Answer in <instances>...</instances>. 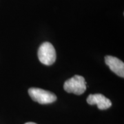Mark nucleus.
Listing matches in <instances>:
<instances>
[{"mask_svg": "<svg viewBox=\"0 0 124 124\" xmlns=\"http://www.w3.org/2000/svg\"><path fill=\"white\" fill-rule=\"evenodd\" d=\"M86 81L84 77L80 75H75L66 80L63 84L65 91L68 93H74L77 95L82 94L86 90Z\"/></svg>", "mask_w": 124, "mask_h": 124, "instance_id": "f257e3e1", "label": "nucleus"}, {"mask_svg": "<svg viewBox=\"0 0 124 124\" xmlns=\"http://www.w3.org/2000/svg\"><path fill=\"white\" fill-rule=\"evenodd\" d=\"M25 124H37L35 123H33V122H28V123H26Z\"/></svg>", "mask_w": 124, "mask_h": 124, "instance_id": "423d86ee", "label": "nucleus"}, {"mask_svg": "<svg viewBox=\"0 0 124 124\" xmlns=\"http://www.w3.org/2000/svg\"><path fill=\"white\" fill-rule=\"evenodd\" d=\"M106 63L108 66L111 70L115 72L116 75L121 77H124V63L119 59L107 55L105 57Z\"/></svg>", "mask_w": 124, "mask_h": 124, "instance_id": "39448f33", "label": "nucleus"}, {"mask_svg": "<svg viewBox=\"0 0 124 124\" xmlns=\"http://www.w3.org/2000/svg\"><path fill=\"white\" fill-rule=\"evenodd\" d=\"M28 94L32 101L40 104H49L57 100V97L54 93L38 88H31Z\"/></svg>", "mask_w": 124, "mask_h": 124, "instance_id": "7ed1b4c3", "label": "nucleus"}, {"mask_svg": "<svg viewBox=\"0 0 124 124\" xmlns=\"http://www.w3.org/2000/svg\"><path fill=\"white\" fill-rule=\"evenodd\" d=\"M87 103L93 106L97 105L99 110H107L112 106L111 101L101 94H90L87 98Z\"/></svg>", "mask_w": 124, "mask_h": 124, "instance_id": "20e7f679", "label": "nucleus"}, {"mask_svg": "<svg viewBox=\"0 0 124 124\" xmlns=\"http://www.w3.org/2000/svg\"><path fill=\"white\" fill-rule=\"evenodd\" d=\"M56 51L52 44L44 42L38 49V58L40 62L46 66L53 64L56 60Z\"/></svg>", "mask_w": 124, "mask_h": 124, "instance_id": "f03ea898", "label": "nucleus"}]
</instances>
